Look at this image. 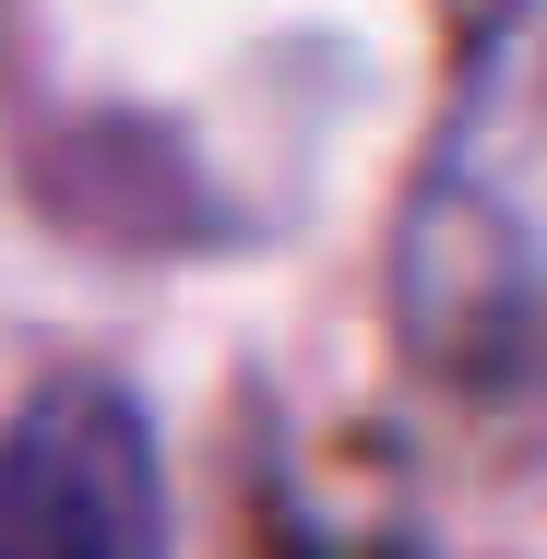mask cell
Returning a JSON list of instances; mask_svg holds the SVG:
<instances>
[{
    "instance_id": "6da1fadb",
    "label": "cell",
    "mask_w": 547,
    "mask_h": 559,
    "mask_svg": "<svg viewBox=\"0 0 547 559\" xmlns=\"http://www.w3.org/2000/svg\"><path fill=\"white\" fill-rule=\"evenodd\" d=\"M0 559H167V452L119 381H36L0 417Z\"/></svg>"
}]
</instances>
